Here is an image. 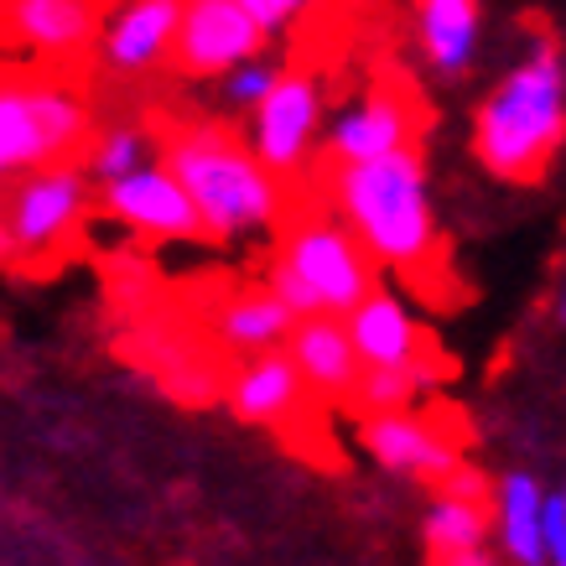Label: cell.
Here are the masks:
<instances>
[{
    "instance_id": "cell-13",
    "label": "cell",
    "mask_w": 566,
    "mask_h": 566,
    "mask_svg": "<svg viewBox=\"0 0 566 566\" xmlns=\"http://www.w3.org/2000/svg\"><path fill=\"white\" fill-rule=\"evenodd\" d=\"M359 442L369 447V458L390 473L406 479H427L431 489L463 468V427L458 421H431V416L411 411H385V416H359Z\"/></svg>"
},
{
    "instance_id": "cell-5",
    "label": "cell",
    "mask_w": 566,
    "mask_h": 566,
    "mask_svg": "<svg viewBox=\"0 0 566 566\" xmlns=\"http://www.w3.org/2000/svg\"><path fill=\"white\" fill-rule=\"evenodd\" d=\"M88 182L78 161H52L11 177L0 213V255L17 275H48L84 244Z\"/></svg>"
},
{
    "instance_id": "cell-2",
    "label": "cell",
    "mask_w": 566,
    "mask_h": 566,
    "mask_svg": "<svg viewBox=\"0 0 566 566\" xmlns=\"http://www.w3.org/2000/svg\"><path fill=\"white\" fill-rule=\"evenodd\" d=\"M566 140V69L551 36L479 104L473 156L504 182H541Z\"/></svg>"
},
{
    "instance_id": "cell-17",
    "label": "cell",
    "mask_w": 566,
    "mask_h": 566,
    "mask_svg": "<svg viewBox=\"0 0 566 566\" xmlns=\"http://www.w3.org/2000/svg\"><path fill=\"white\" fill-rule=\"evenodd\" d=\"M198 312L208 317V327L223 338V348L244 359L260 348H281L292 344V327L302 323L281 296L260 281V286H213L208 302H198Z\"/></svg>"
},
{
    "instance_id": "cell-18",
    "label": "cell",
    "mask_w": 566,
    "mask_h": 566,
    "mask_svg": "<svg viewBox=\"0 0 566 566\" xmlns=\"http://www.w3.org/2000/svg\"><path fill=\"white\" fill-rule=\"evenodd\" d=\"M302 364V375L327 406H344L354 411V395L364 379V354L354 344V327L338 312H312L292 327V344H286Z\"/></svg>"
},
{
    "instance_id": "cell-15",
    "label": "cell",
    "mask_w": 566,
    "mask_h": 566,
    "mask_svg": "<svg viewBox=\"0 0 566 566\" xmlns=\"http://www.w3.org/2000/svg\"><path fill=\"white\" fill-rule=\"evenodd\" d=\"M348 327H354V344H359L364 364H411L427 385H442L452 375V359L437 348V338L427 327H416L406 302L385 292V286H375L359 307L348 312Z\"/></svg>"
},
{
    "instance_id": "cell-1",
    "label": "cell",
    "mask_w": 566,
    "mask_h": 566,
    "mask_svg": "<svg viewBox=\"0 0 566 566\" xmlns=\"http://www.w3.org/2000/svg\"><path fill=\"white\" fill-rule=\"evenodd\" d=\"M323 192L338 203L359 240L390 265L421 302H447L458 292L447 271V250L437 234V213L427 203V167L421 146L375 156V161H327Z\"/></svg>"
},
{
    "instance_id": "cell-25",
    "label": "cell",
    "mask_w": 566,
    "mask_h": 566,
    "mask_svg": "<svg viewBox=\"0 0 566 566\" xmlns=\"http://www.w3.org/2000/svg\"><path fill=\"white\" fill-rule=\"evenodd\" d=\"M275 78H281V73L250 57V63H240V69H229V84H223V94H229V104H260L275 88Z\"/></svg>"
},
{
    "instance_id": "cell-16",
    "label": "cell",
    "mask_w": 566,
    "mask_h": 566,
    "mask_svg": "<svg viewBox=\"0 0 566 566\" xmlns=\"http://www.w3.org/2000/svg\"><path fill=\"white\" fill-rule=\"evenodd\" d=\"M104 0H6V42L32 52V63L84 57L99 36Z\"/></svg>"
},
{
    "instance_id": "cell-20",
    "label": "cell",
    "mask_w": 566,
    "mask_h": 566,
    "mask_svg": "<svg viewBox=\"0 0 566 566\" xmlns=\"http://www.w3.org/2000/svg\"><path fill=\"white\" fill-rule=\"evenodd\" d=\"M416 6V42L437 73L458 78L479 42V0H411Z\"/></svg>"
},
{
    "instance_id": "cell-11",
    "label": "cell",
    "mask_w": 566,
    "mask_h": 566,
    "mask_svg": "<svg viewBox=\"0 0 566 566\" xmlns=\"http://www.w3.org/2000/svg\"><path fill=\"white\" fill-rule=\"evenodd\" d=\"M104 213L140 240H213L198 198L182 188V177L167 161L104 182Z\"/></svg>"
},
{
    "instance_id": "cell-26",
    "label": "cell",
    "mask_w": 566,
    "mask_h": 566,
    "mask_svg": "<svg viewBox=\"0 0 566 566\" xmlns=\"http://www.w3.org/2000/svg\"><path fill=\"white\" fill-rule=\"evenodd\" d=\"M312 0H244V11L265 27V32H281V27H292V21H302V11H307Z\"/></svg>"
},
{
    "instance_id": "cell-28",
    "label": "cell",
    "mask_w": 566,
    "mask_h": 566,
    "mask_svg": "<svg viewBox=\"0 0 566 566\" xmlns=\"http://www.w3.org/2000/svg\"><path fill=\"white\" fill-rule=\"evenodd\" d=\"M562 317H566V302H562Z\"/></svg>"
},
{
    "instance_id": "cell-22",
    "label": "cell",
    "mask_w": 566,
    "mask_h": 566,
    "mask_svg": "<svg viewBox=\"0 0 566 566\" xmlns=\"http://www.w3.org/2000/svg\"><path fill=\"white\" fill-rule=\"evenodd\" d=\"M427 390V379L411 364H364L359 395H354V416H385V411H411V400Z\"/></svg>"
},
{
    "instance_id": "cell-19",
    "label": "cell",
    "mask_w": 566,
    "mask_h": 566,
    "mask_svg": "<svg viewBox=\"0 0 566 566\" xmlns=\"http://www.w3.org/2000/svg\"><path fill=\"white\" fill-rule=\"evenodd\" d=\"M188 0H125V11L104 32V63L115 73H140L172 52Z\"/></svg>"
},
{
    "instance_id": "cell-12",
    "label": "cell",
    "mask_w": 566,
    "mask_h": 566,
    "mask_svg": "<svg viewBox=\"0 0 566 566\" xmlns=\"http://www.w3.org/2000/svg\"><path fill=\"white\" fill-rule=\"evenodd\" d=\"M317 115H323V88H317V73L302 63L281 73L271 94L255 104V140L250 146L286 188H296V172L312 156Z\"/></svg>"
},
{
    "instance_id": "cell-3",
    "label": "cell",
    "mask_w": 566,
    "mask_h": 566,
    "mask_svg": "<svg viewBox=\"0 0 566 566\" xmlns=\"http://www.w3.org/2000/svg\"><path fill=\"white\" fill-rule=\"evenodd\" d=\"M161 161L182 177V188L198 198L213 240H234L250 229H275L286 219V182L260 161L255 146H244L223 125H177L161 136Z\"/></svg>"
},
{
    "instance_id": "cell-8",
    "label": "cell",
    "mask_w": 566,
    "mask_h": 566,
    "mask_svg": "<svg viewBox=\"0 0 566 566\" xmlns=\"http://www.w3.org/2000/svg\"><path fill=\"white\" fill-rule=\"evenodd\" d=\"M281 255L312 281V292L323 296V312H348L379 286V260L359 240V229L338 213V203L323 192V203L302 208L292 198L286 219H281Z\"/></svg>"
},
{
    "instance_id": "cell-7",
    "label": "cell",
    "mask_w": 566,
    "mask_h": 566,
    "mask_svg": "<svg viewBox=\"0 0 566 566\" xmlns=\"http://www.w3.org/2000/svg\"><path fill=\"white\" fill-rule=\"evenodd\" d=\"M229 411L250 421V427L275 431L281 442L302 452V458H317V463H333V447H327V421H323V395L307 385L302 364L286 344L281 348H260V354H244L229 375Z\"/></svg>"
},
{
    "instance_id": "cell-6",
    "label": "cell",
    "mask_w": 566,
    "mask_h": 566,
    "mask_svg": "<svg viewBox=\"0 0 566 566\" xmlns=\"http://www.w3.org/2000/svg\"><path fill=\"white\" fill-rule=\"evenodd\" d=\"M120 354L188 406H208L234 375V354L198 307H136V327L120 338Z\"/></svg>"
},
{
    "instance_id": "cell-4",
    "label": "cell",
    "mask_w": 566,
    "mask_h": 566,
    "mask_svg": "<svg viewBox=\"0 0 566 566\" xmlns=\"http://www.w3.org/2000/svg\"><path fill=\"white\" fill-rule=\"evenodd\" d=\"M94 115L84 84L63 73V63H36L6 78L0 88V172L21 177L52 161H88Z\"/></svg>"
},
{
    "instance_id": "cell-10",
    "label": "cell",
    "mask_w": 566,
    "mask_h": 566,
    "mask_svg": "<svg viewBox=\"0 0 566 566\" xmlns=\"http://www.w3.org/2000/svg\"><path fill=\"white\" fill-rule=\"evenodd\" d=\"M265 36L271 32L244 11V0H188L167 63L182 78H219V73L260 57Z\"/></svg>"
},
{
    "instance_id": "cell-27",
    "label": "cell",
    "mask_w": 566,
    "mask_h": 566,
    "mask_svg": "<svg viewBox=\"0 0 566 566\" xmlns=\"http://www.w3.org/2000/svg\"><path fill=\"white\" fill-rule=\"evenodd\" d=\"M546 556L566 566V489L546 499Z\"/></svg>"
},
{
    "instance_id": "cell-24",
    "label": "cell",
    "mask_w": 566,
    "mask_h": 566,
    "mask_svg": "<svg viewBox=\"0 0 566 566\" xmlns=\"http://www.w3.org/2000/svg\"><path fill=\"white\" fill-rule=\"evenodd\" d=\"M265 286H271V292L281 296V302H286L296 317H312V312H323V296L312 292V281L296 271V265L281 255V250H275L271 265H265Z\"/></svg>"
},
{
    "instance_id": "cell-21",
    "label": "cell",
    "mask_w": 566,
    "mask_h": 566,
    "mask_svg": "<svg viewBox=\"0 0 566 566\" xmlns=\"http://www.w3.org/2000/svg\"><path fill=\"white\" fill-rule=\"evenodd\" d=\"M499 541L525 566L551 562L546 556V494L525 473H510V479L499 483Z\"/></svg>"
},
{
    "instance_id": "cell-14",
    "label": "cell",
    "mask_w": 566,
    "mask_h": 566,
    "mask_svg": "<svg viewBox=\"0 0 566 566\" xmlns=\"http://www.w3.org/2000/svg\"><path fill=\"white\" fill-rule=\"evenodd\" d=\"M499 520V494L479 479V468H452L437 483V499L427 510V556L442 566H468L483 562V541L489 525Z\"/></svg>"
},
{
    "instance_id": "cell-23",
    "label": "cell",
    "mask_w": 566,
    "mask_h": 566,
    "mask_svg": "<svg viewBox=\"0 0 566 566\" xmlns=\"http://www.w3.org/2000/svg\"><path fill=\"white\" fill-rule=\"evenodd\" d=\"M146 167V130L140 125H109L94 136V151H88V172L115 182V177Z\"/></svg>"
},
{
    "instance_id": "cell-9",
    "label": "cell",
    "mask_w": 566,
    "mask_h": 566,
    "mask_svg": "<svg viewBox=\"0 0 566 566\" xmlns=\"http://www.w3.org/2000/svg\"><path fill=\"white\" fill-rule=\"evenodd\" d=\"M427 125H431V115H427V104H421V88L406 73L390 69L364 88L354 109H344L333 120V130H327V161H375V156L421 146Z\"/></svg>"
}]
</instances>
